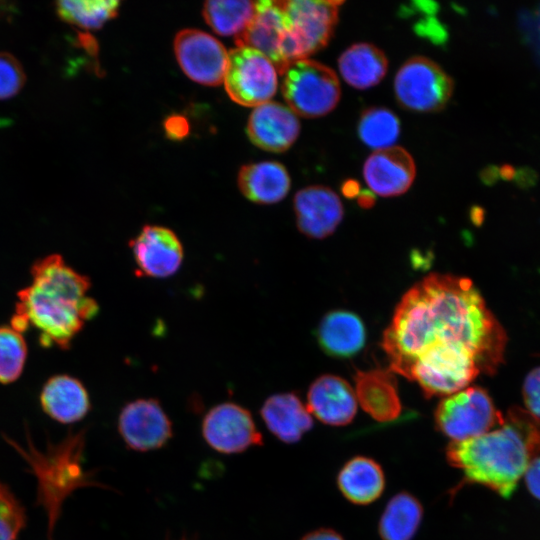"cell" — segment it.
Instances as JSON below:
<instances>
[{
	"instance_id": "1",
	"label": "cell",
	"mask_w": 540,
	"mask_h": 540,
	"mask_svg": "<svg viewBox=\"0 0 540 540\" xmlns=\"http://www.w3.org/2000/svg\"><path fill=\"white\" fill-rule=\"evenodd\" d=\"M507 335L472 280L430 274L411 287L384 331L389 370L446 397L504 362Z\"/></svg>"
},
{
	"instance_id": "2",
	"label": "cell",
	"mask_w": 540,
	"mask_h": 540,
	"mask_svg": "<svg viewBox=\"0 0 540 540\" xmlns=\"http://www.w3.org/2000/svg\"><path fill=\"white\" fill-rule=\"evenodd\" d=\"M31 276L18 293L11 326L21 333L32 327L42 345L65 349L98 312L96 301L88 296L90 281L57 254L34 263Z\"/></svg>"
},
{
	"instance_id": "3",
	"label": "cell",
	"mask_w": 540,
	"mask_h": 540,
	"mask_svg": "<svg viewBox=\"0 0 540 540\" xmlns=\"http://www.w3.org/2000/svg\"><path fill=\"white\" fill-rule=\"evenodd\" d=\"M540 453V418L521 407L510 408L503 422L480 436L451 441L448 463L463 483L479 484L509 498L530 461Z\"/></svg>"
},
{
	"instance_id": "4",
	"label": "cell",
	"mask_w": 540,
	"mask_h": 540,
	"mask_svg": "<svg viewBox=\"0 0 540 540\" xmlns=\"http://www.w3.org/2000/svg\"><path fill=\"white\" fill-rule=\"evenodd\" d=\"M15 448L31 466L39 482L38 501L49 516V529H53L63 500L75 489L94 485L83 471L81 458L84 447L83 433L70 435L61 444L38 452L33 446L27 450L17 444Z\"/></svg>"
},
{
	"instance_id": "5",
	"label": "cell",
	"mask_w": 540,
	"mask_h": 540,
	"mask_svg": "<svg viewBox=\"0 0 540 540\" xmlns=\"http://www.w3.org/2000/svg\"><path fill=\"white\" fill-rule=\"evenodd\" d=\"M289 21L280 44V55L286 68L294 61L306 59L324 48L332 37L342 1H281Z\"/></svg>"
},
{
	"instance_id": "6",
	"label": "cell",
	"mask_w": 540,
	"mask_h": 540,
	"mask_svg": "<svg viewBox=\"0 0 540 540\" xmlns=\"http://www.w3.org/2000/svg\"><path fill=\"white\" fill-rule=\"evenodd\" d=\"M283 75V97L297 116L322 117L337 106L341 87L328 66L306 58L289 64Z\"/></svg>"
},
{
	"instance_id": "7",
	"label": "cell",
	"mask_w": 540,
	"mask_h": 540,
	"mask_svg": "<svg viewBox=\"0 0 540 540\" xmlns=\"http://www.w3.org/2000/svg\"><path fill=\"white\" fill-rule=\"evenodd\" d=\"M489 393L479 386H469L444 397L434 411L435 426L452 441L480 436L503 422Z\"/></svg>"
},
{
	"instance_id": "8",
	"label": "cell",
	"mask_w": 540,
	"mask_h": 540,
	"mask_svg": "<svg viewBox=\"0 0 540 540\" xmlns=\"http://www.w3.org/2000/svg\"><path fill=\"white\" fill-rule=\"evenodd\" d=\"M454 90L453 79L433 60L424 56L409 58L394 79V93L405 109L433 113L441 111Z\"/></svg>"
},
{
	"instance_id": "9",
	"label": "cell",
	"mask_w": 540,
	"mask_h": 540,
	"mask_svg": "<svg viewBox=\"0 0 540 540\" xmlns=\"http://www.w3.org/2000/svg\"><path fill=\"white\" fill-rule=\"evenodd\" d=\"M224 83L234 102L257 107L275 95L277 70L261 52L249 47H236L228 52Z\"/></svg>"
},
{
	"instance_id": "10",
	"label": "cell",
	"mask_w": 540,
	"mask_h": 540,
	"mask_svg": "<svg viewBox=\"0 0 540 540\" xmlns=\"http://www.w3.org/2000/svg\"><path fill=\"white\" fill-rule=\"evenodd\" d=\"M174 51L183 72L193 81L216 86L224 81L228 52L220 41L197 29L177 33Z\"/></svg>"
},
{
	"instance_id": "11",
	"label": "cell",
	"mask_w": 540,
	"mask_h": 540,
	"mask_svg": "<svg viewBox=\"0 0 540 540\" xmlns=\"http://www.w3.org/2000/svg\"><path fill=\"white\" fill-rule=\"evenodd\" d=\"M207 444L224 454H234L262 445V435L251 413L244 407L225 402L212 407L202 421Z\"/></svg>"
},
{
	"instance_id": "12",
	"label": "cell",
	"mask_w": 540,
	"mask_h": 540,
	"mask_svg": "<svg viewBox=\"0 0 540 540\" xmlns=\"http://www.w3.org/2000/svg\"><path fill=\"white\" fill-rule=\"evenodd\" d=\"M129 246L136 273L151 278H167L175 274L184 257L178 236L169 228L145 225L130 240Z\"/></svg>"
},
{
	"instance_id": "13",
	"label": "cell",
	"mask_w": 540,
	"mask_h": 540,
	"mask_svg": "<svg viewBox=\"0 0 540 540\" xmlns=\"http://www.w3.org/2000/svg\"><path fill=\"white\" fill-rule=\"evenodd\" d=\"M118 430L129 448L145 452L167 443L172 423L156 399H137L122 408Z\"/></svg>"
},
{
	"instance_id": "14",
	"label": "cell",
	"mask_w": 540,
	"mask_h": 540,
	"mask_svg": "<svg viewBox=\"0 0 540 540\" xmlns=\"http://www.w3.org/2000/svg\"><path fill=\"white\" fill-rule=\"evenodd\" d=\"M255 14L248 26L235 37L237 47H249L264 54L283 75L286 70L280 44L289 28V21L281 1L255 2Z\"/></svg>"
},
{
	"instance_id": "15",
	"label": "cell",
	"mask_w": 540,
	"mask_h": 540,
	"mask_svg": "<svg viewBox=\"0 0 540 540\" xmlns=\"http://www.w3.org/2000/svg\"><path fill=\"white\" fill-rule=\"evenodd\" d=\"M293 204L299 231L313 239H323L331 235L344 216L339 196L322 185L299 190Z\"/></svg>"
},
{
	"instance_id": "16",
	"label": "cell",
	"mask_w": 540,
	"mask_h": 540,
	"mask_svg": "<svg viewBox=\"0 0 540 540\" xmlns=\"http://www.w3.org/2000/svg\"><path fill=\"white\" fill-rule=\"evenodd\" d=\"M416 176L411 154L400 146L374 151L363 166V177L369 189L382 197L404 194Z\"/></svg>"
},
{
	"instance_id": "17",
	"label": "cell",
	"mask_w": 540,
	"mask_h": 540,
	"mask_svg": "<svg viewBox=\"0 0 540 540\" xmlns=\"http://www.w3.org/2000/svg\"><path fill=\"white\" fill-rule=\"evenodd\" d=\"M300 133L297 115L278 102H266L251 113L247 134L257 147L275 153L284 152L296 141Z\"/></svg>"
},
{
	"instance_id": "18",
	"label": "cell",
	"mask_w": 540,
	"mask_h": 540,
	"mask_svg": "<svg viewBox=\"0 0 540 540\" xmlns=\"http://www.w3.org/2000/svg\"><path fill=\"white\" fill-rule=\"evenodd\" d=\"M307 408L324 424L347 425L357 411L354 388L339 376L322 375L308 389Z\"/></svg>"
},
{
	"instance_id": "19",
	"label": "cell",
	"mask_w": 540,
	"mask_h": 540,
	"mask_svg": "<svg viewBox=\"0 0 540 540\" xmlns=\"http://www.w3.org/2000/svg\"><path fill=\"white\" fill-rule=\"evenodd\" d=\"M354 382L356 399L369 416L380 423L399 420L402 404L397 381L391 370H358Z\"/></svg>"
},
{
	"instance_id": "20",
	"label": "cell",
	"mask_w": 540,
	"mask_h": 540,
	"mask_svg": "<svg viewBox=\"0 0 540 540\" xmlns=\"http://www.w3.org/2000/svg\"><path fill=\"white\" fill-rule=\"evenodd\" d=\"M260 414L269 431L288 444L298 442L313 426L312 415L307 406L291 392L278 393L267 398Z\"/></svg>"
},
{
	"instance_id": "21",
	"label": "cell",
	"mask_w": 540,
	"mask_h": 540,
	"mask_svg": "<svg viewBox=\"0 0 540 540\" xmlns=\"http://www.w3.org/2000/svg\"><path fill=\"white\" fill-rule=\"evenodd\" d=\"M321 349L336 358H350L357 354L366 340L365 326L358 315L345 310L327 313L317 328Z\"/></svg>"
},
{
	"instance_id": "22",
	"label": "cell",
	"mask_w": 540,
	"mask_h": 540,
	"mask_svg": "<svg viewBox=\"0 0 540 540\" xmlns=\"http://www.w3.org/2000/svg\"><path fill=\"white\" fill-rule=\"evenodd\" d=\"M40 401L46 414L65 424L81 420L90 409L86 389L79 380L68 375L50 378L42 389Z\"/></svg>"
},
{
	"instance_id": "23",
	"label": "cell",
	"mask_w": 540,
	"mask_h": 540,
	"mask_svg": "<svg viewBox=\"0 0 540 540\" xmlns=\"http://www.w3.org/2000/svg\"><path fill=\"white\" fill-rule=\"evenodd\" d=\"M238 186L250 201L273 204L285 198L291 180L281 163L264 161L242 166L238 174Z\"/></svg>"
},
{
	"instance_id": "24",
	"label": "cell",
	"mask_w": 540,
	"mask_h": 540,
	"mask_svg": "<svg viewBox=\"0 0 540 540\" xmlns=\"http://www.w3.org/2000/svg\"><path fill=\"white\" fill-rule=\"evenodd\" d=\"M337 486L350 502L367 505L382 495L385 488L384 472L374 459L355 456L339 470Z\"/></svg>"
},
{
	"instance_id": "25",
	"label": "cell",
	"mask_w": 540,
	"mask_h": 540,
	"mask_svg": "<svg viewBox=\"0 0 540 540\" xmlns=\"http://www.w3.org/2000/svg\"><path fill=\"white\" fill-rule=\"evenodd\" d=\"M338 68L346 83L363 90L377 85L384 78L388 60L375 45L356 43L340 55Z\"/></svg>"
},
{
	"instance_id": "26",
	"label": "cell",
	"mask_w": 540,
	"mask_h": 540,
	"mask_svg": "<svg viewBox=\"0 0 540 540\" xmlns=\"http://www.w3.org/2000/svg\"><path fill=\"white\" fill-rule=\"evenodd\" d=\"M422 517V504L414 495L397 493L388 501L379 519V535L382 540H411Z\"/></svg>"
},
{
	"instance_id": "27",
	"label": "cell",
	"mask_w": 540,
	"mask_h": 540,
	"mask_svg": "<svg viewBox=\"0 0 540 540\" xmlns=\"http://www.w3.org/2000/svg\"><path fill=\"white\" fill-rule=\"evenodd\" d=\"M255 9L253 1L214 0L204 3L202 14L216 33L236 37L251 22Z\"/></svg>"
},
{
	"instance_id": "28",
	"label": "cell",
	"mask_w": 540,
	"mask_h": 540,
	"mask_svg": "<svg viewBox=\"0 0 540 540\" xmlns=\"http://www.w3.org/2000/svg\"><path fill=\"white\" fill-rule=\"evenodd\" d=\"M358 135L374 151L395 146L400 135L399 118L384 107L368 108L360 116Z\"/></svg>"
},
{
	"instance_id": "29",
	"label": "cell",
	"mask_w": 540,
	"mask_h": 540,
	"mask_svg": "<svg viewBox=\"0 0 540 540\" xmlns=\"http://www.w3.org/2000/svg\"><path fill=\"white\" fill-rule=\"evenodd\" d=\"M56 5L58 14L65 21L82 28L96 29L117 15L120 3L118 1H60Z\"/></svg>"
},
{
	"instance_id": "30",
	"label": "cell",
	"mask_w": 540,
	"mask_h": 540,
	"mask_svg": "<svg viewBox=\"0 0 540 540\" xmlns=\"http://www.w3.org/2000/svg\"><path fill=\"white\" fill-rule=\"evenodd\" d=\"M20 331L10 326L0 327V382L11 383L22 373L27 346Z\"/></svg>"
},
{
	"instance_id": "31",
	"label": "cell",
	"mask_w": 540,
	"mask_h": 540,
	"mask_svg": "<svg viewBox=\"0 0 540 540\" xmlns=\"http://www.w3.org/2000/svg\"><path fill=\"white\" fill-rule=\"evenodd\" d=\"M25 521L24 508L11 491L0 483V540H15Z\"/></svg>"
},
{
	"instance_id": "32",
	"label": "cell",
	"mask_w": 540,
	"mask_h": 540,
	"mask_svg": "<svg viewBox=\"0 0 540 540\" xmlns=\"http://www.w3.org/2000/svg\"><path fill=\"white\" fill-rule=\"evenodd\" d=\"M23 70L18 61L7 53H0V99L15 95L24 83Z\"/></svg>"
},
{
	"instance_id": "33",
	"label": "cell",
	"mask_w": 540,
	"mask_h": 540,
	"mask_svg": "<svg viewBox=\"0 0 540 540\" xmlns=\"http://www.w3.org/2000/svg\"><path fill=\"white\" fill-rule=\"evenodd\" d=\"M522 396L526 410L540 418V366L526 375L522 385Z\"/></svg>"
},
{
	"instance_id": "34",
	"label": "cell",
	"mask_w": 540,
	"mask_h": 540,
	"mask_svg": "<svg viewBox=\"0 0 540 540\" xmlns=\"http://www.w3.org/2000/svg\"><path fill=\"white\" fill-rule=\"evenodd\" d=\"M523 476L530 494L540 500V456L530 461Z\"/></svg>"
},
{
	"instance_id": "35",
	"label": "cell",
	"mask_w": 540,
	"mask_h": 540,
	"mask_svg": "<svg viewBox=\"0 0 540 540\" xmlns=\"http://www.w3.org/2000/svg\"><path fill=\"white\" fill-rule=\"evenodd\" d=\"M164 129L167 137L180 140L188 134L189 124L183 116L172 115L165 120Z\"/></svg>"
},
{
	"instance_id": "36",
	"label": "cell",
	"mask_w": 540,
	"mask_h": 540,
	"mask_svg": "<svg viewBox=\"0 0 540 540\" xmlns=\"http://www.w3.org/2000/svg\"><path fill=\"white\" fill-rule=\"evenodd\" d=\"M514 180L518 187L527 189L536 185L538 175L536 171L530 167H521L516 170Z\"/></svg>"
},
{
	"instance_id": "37",
	"label": "cell",
	"mask_w": 540,
	"mask_h": 540,
	"mask_svg": "<svg viewBox=\"0 0 540 540\" xmlns=\"http://www.w3.org/2000/svg\"><path fill=\"white\" fill-rule=\"evenodd\" d=\"M300 540H344L343 537L333 529L319 528L304 535Z\"/></svg>"
},
{
	"instance_id": "38",
	"label": "cell",
	"mask_w": 540,
	"mask_h": 540,
	"mask_svg": "<svg viewBox=\"0 0 540 540\" xmlns=\"http://www.w3.org/2000/svg\"><path fill=\"white\" fill-rule=\"evenodd\" d=\"M499 177V168L495 166L487 167L481 174L482 180L486 184H493Z\"/></svg>"
},
{
	"instance_id": "39",
	"label": "cell",
	"mask_w": 540,
	"mask_h": 540,
	"mask_svg": "<svg viewBox=\"0 0 540 540\" xmlns=\"http://www.w3.org/2000/svg\"><path fill=\"white\" fill-rule=\"evenodd\" d=\"M516 169L511 165H503L499 169V177H501L504 180H511L514 179Z\"/></svg>"
}]
</instances>
